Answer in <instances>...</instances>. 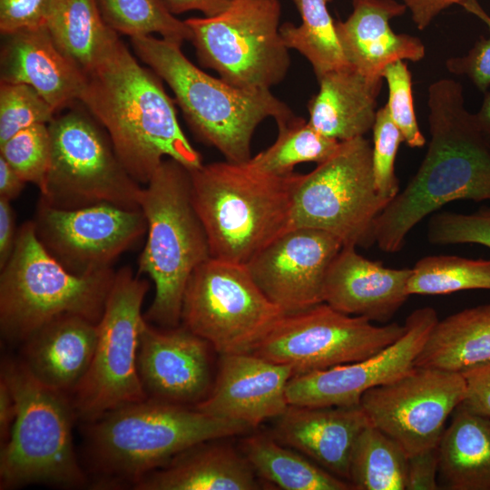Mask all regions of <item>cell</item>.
Listing matches in <instances>:
<instances>
[{
    "mask_svg": "<svg viewBox=\"0 0 490 490\" xmlns=\"http://www.w3.org/2000/svg\"><path fill=\"white\" fill-rule=\"evenodd\" d=\"M427 105V152L375 222V243L386 253L398 252L410 230L444 205L490 201V142L466 109L461 83L447 78L432 83Z\"/></svg>",
    "mask_w": 490,
    "mask_h": 490,
    "instance_id": "cell-1",
    "label": "cell"
},
{
    "mask_svg": "<svg viewBox=\"0 0 490 490\" xmlns=\"http://www.w3.org/2000/svg\"><path fill=\"white\" fill-rule=\"evenodd\" d=\"M79 103L103 126L128 173L147 184L167 157L191 171L202 165L178 122L162 79L142 67L119 37L85 74Z\"/></svg>",
    "mask_w": 490,
    "mask_h": 490,
    "instance_id": "cell-2",
    "label": "cell"
},
{
    "mask_svg": "<svg viewBox=\"0 0 490 490\" xmlns=\"http://www.w3.org/2000/svg\"><path fill=\"white\" fill-rule=\"evenodd\" d=\"M250 429L194 407L147 397L85 422L86 455L97 488L132 486L191 446Z\"/></svg>",
    "mask_w": 490,
    "mask_h": 490,
    "instance_id": "cell-3",
    "label": "cell"
},
{
    "mask_svg": "<svg viewBox=\"0 0 490 490\" xmlns=\"http://www.w3.org/2000/svg\"><path fill=\"white\" fill-rule=\"evenodd\" d=\"M190 172L192 203L211 258L247 265L289 230L299 174L275 176L248 162L229 161Z\"/></svg>",
    "mask_w": 490,
    "mask_h": 490,
    "instance_id": "cell-4",
    "label": "cell"
},
{
    "mask_svg": "<svg viewBox=\"0 0 490 490\" xmlns=\"http://www.w3.org/2000/svg\"><path fill=\"white\" fill-rule=\"evenodd\" d=\"M131 42L138 57L170 86L195 135L226 161H250L252 135L265 119L279 124L295 116L270 90L240 89L201 71L180 44L152 35Z\"/></svg>",
    "mask_w": 490,
    "mask_h": 490,
    "instance_id": "cell-5",
    "label": "cell"
},
{
    "mask_svg": "<svg viewBox=\"0 0 490 490\" xmlns=\"http://www.w3.org/2000/svg\"><path fill=\"white\" fill-rule=\"evenodd\" d=\"M145 185L140 208L148 235L139 273L151 278L155 295L143 317L151 324L173 328L181 321L187 282L211 258L210 246L192 203L190 170L165 159Z\"/></svg>",
    "mask_w": 490,
    "mask_h": 490,
    "instance_id": "cell-6",
    "label": "cell"
},
{
    "mask_svg": "<svg viewBox=\"0 0 490 490\" xmlns=\"http://www.w3.org/2000/svg\"><path fill=\"white\" fill-rule=\"evenodd\" d=\"M115 272L86 275L66 270L44 247L34 220L17 230L13 252L1 269L0 330L9 344H22L47 323L66 315L101 319Z\"/></svg>",
    "mask_w": 490,
    "mask_h": 490,
    "instance_id": "cell-7",
    "label": "cell"
},
{
    "mask_svg": "<svg viewBox=\"0 0 490 490\" xmlns=\"http://www.w3.org/2000/svg\"><path fill=\"white\" fill-rule=\"evenodd\" d=\"M1 378L13 394L16 416L0 450V488L85 486L88 479L73 444L77 416L71 396L38 382L19 359L2 361Z\"/></svg>",
    "mask_w": 490,
    "mask_h": 490,
    "instance_id": "cell-8",
    "label": "cell"
},
{
    "mask_svg": "<svg viewBox=\"0 0 490 490\" xmlns=\"http://www.w3.org/2000/svg\"><path fill=\"white\" fill-rule=\"evenodd\" d=\"M48 129L51 162L42 201L58 209L99 203L141 209L143 187L128 173L107 132L84 106L54 116Z\"/></svg>",
    "mask_w": 490,
    "mask_h": 490,
    "instance_id": "cell-9",
    "label": "cell"
},
{
    "mask_svg": "<svg viewBox=\"0 0 490 490\" xmlns=\"http://www.w3.org/2000/svg\"><path fill=\"white\" fill-rule=\"evenodd\" d=\"M390 200L375 184L372 144L364 136L340 142L335 153L307 174H299L289 230L327 231L343 247L375 243V222Z\"/></svg>",
    "mask_w": 490,
    "mask_h": 490,
    "instance_id": "cell-10",
    "label": "cell"
},
{
    "mask_svg": "<svg viewBox=\"0 0 490 490\" xmlns=\"http://www.w3.org/2000/svg\"><path fill=\"white\" fill-rule=\"evenodd\" d=\"M279 0H234L221 14L185 20L200 63L226 83L270 90L286 76L290 58L279 33Z\"/></svg>",
    "mask_w": 490,
    "mask_h": 490,
    "instance_id": "cell-11",
    "label": "cell"
},
{
    "mask_svg": "<svg viewBox=\"0 0 490 490\" xmlns=\"http://www.w3.org/2000/svg\"><path fill=\"white\" fill-rule=\"evenodd\" d=\"M284 314L246 265L211 257L187 282L181 320L220 355H226L252 353Z\"/></svg>",
    "mask_w": 490,
    "mask_h": 490,
    "instance_id": "cell-12",
    "label": "cell"
},
{
    "mask_svg": "<svg viewBox=\"0 0 490 490\" xmlns=\"http://www.w3.org/2000/svg\"><path fill=\"white\" fill-rule=\"evenodd\" d=\"M147 280L124 267L115 272L103 316L91 366L71 394L77 417L84 423L120 406L147 398L137 367L142 306Z\"/></svg>",
    "mask_w": 490,
    "mask_h": 490,
    "instance_id": "cell-13",
    "label": "cell"
},
{
    "mask_svg": "<svg viewBox=\"0 0 490 490\" xmlns=\"http://www.w3.org/2000/svg\"><path fill=\"white\" fill-rule=\"evenodd\" d=\"M404 332L405 325L377 326L321 302L284 314L252 353L289 366L294 375H299L365 359Z\"/></svg>",
    "mask_w": 490,
    "mask_h": 490,
    "instance_id": "cell-14",
    "label": "cell"
},
{
    "mask_svg": "<svg viewBox=\"0 0 490 490\" xmlns=\"http://www.w3.org/2000/svg\"><path fill=\"white\" fill-rule=\"evenodd\" d=\"M465 395L461 373L414 367L365 392L359 406L370 424L396 440L409 457L438 446L447 418Z\"/></svg>",
    "mask_w": 490,
    "mask_h": 490,
    "instance_id": "cell-15",
    "label": "cell"
},
{
    "mask_svg": "<svg viewBox=\"0 0 490 490\" xmlns=\"http://www.w3.org/2000/svg\"><path fill=\"white\" fill-rule=\"evenodd\" d=\"M34 223L47 251L76 275L112 269L113 261L147 232L141 209L110 203L58 209L40 200Z\"/></svg>",
    "mask_w": 490,
    "mask_h": 490,
    "instance_id": "cell-16",
    "label": "cell"
},
{
    "mask_svg": "<svg viewBox=\"0 0 490 490\" xmlns=\"http://www.w3.org/2000/svg\"><path fill=\"white\" fill-rule=\"evenodd\" d=\"M438 319L434 308L416 309L407 316L403 335L378 353L359 361L293 375L286 388L288 404L300 407L358 406L365 392L397 379L415 367V361Z\"/></svg>",
    "mask_w": 490,
    "mask_h": 490,
    "instance_id": "cell-17",
    "label": "cell"
},
{
    "mask_svg": "<svg viewBox=\"0 0 490 490\" xmlns=\"http://www.w3.org/2000/svg\"><path fill=\"white\" fill-rule=\"evenodd\" d=\"M342 247L340 240L327 231L293 228L246 266L263 293L289 314L324 302L326 276Z\"/></svg>",
    "mask_w": 490,
    "mask_h": 490,
    "instance_id": "cell-18",
    "label": "cell"
},
{
    "mask_svg": "<svg viewBox=\"0 0 490 490\" xmlns=\"http://www.w3.org/2000/svg\"><path fill=\"white\" fill-rule=\"evenodd\" d=\"M210 348L183 325L160 329L145 320L137 367L147 397L182 406L204 399L212 387Z\"/></svg>",
    "mask_w": 490,
    "mask_h": 490,
    "instance_id": "cell-19",
    "label": "cell"
},
{
    "mask_svg": "<svg viewBox=\"0 0 490 490\" xmlns=\"http://www.w3.org/2000/svg\"><path fill=\"white\" fill-rule=\"evenodd\" d=\"M293 375L289 366L253 353L220 355L211 391L193 407L253 428L287 409L286 388Z\"/></svg>",
    "mask_w": 490,
    "mask_h": 490,
    "instance_id": "cell-20",
    "label": "cell"
},
{
    "mask_svg": "<svg viewBox=\"0 0 490 490\" xmlns=\"http://www.w3.org/2000/svg\"><path fill=\"white\" fill-rule=\"evenodd\" d=\"M411 268L392 269L342 247L328 270L323 300L347 315L384 323L407 300Z\"/></svg>",
    "mask_w": 490,
    "mask_h": 490,
    "instance_id": "cell-21",
    "label": "cell"
},
{
    "mask_svg": "<svg viewBox=\"0 0 490 490\" xmlns=\"http://www.w3.org/2000/svg\"><path fill=\"white\" fill-rule=\"evenodd\" d=\"M2 35V83L32 86L55 112L79 102L85 74L59 49L46 25Z\"/></svg>",
    "mask_w": 490,
    "mask_h": 490,
    "instance_id": "cell-22",
    "label": "cell"
},
{
    "mask_svg": "<svg viewBox=\"0 0 490 490\" xmlns=\"http://www.w3.org/2000/svg\"><path fill=\"white\" fill-rule=\"evenodd\" d=\"M370 424L358 406L300 407L289 405L276 418L272 436L328 471L348 481L352 450Z\"/></svg>",
    "mask_w": 490,
    "mask_h": 490,
    "instance_id": "cell-23",
    "label": "cell"
},
{
    "mask_svg": "<svg viewBox=\"0 0 490 490\" xmlns=\"http://www.w3.org/2000/svg\"><path fill=\"white\" fill-rule=\"evenodd\" d=\"M352 13L336 22L344 55L352 67L368 76H382L386 66L397 61L419 62L426 54L421 39L397 34L390 20L407 11L396 0H351Z\"/></svg>",
    "mask_w": 490,
    "mask_h": 490,
    "instance_id": "cell-24",
    "label": "cell"
},
{
    "mask_svg": "<svg viewBox=\"0 0 490 490\" xmlns=\"http://www.w3.org/2000/svg\"><path fill=\"white\" fill-rule=\"evenodd\" d=\"M97 324L83 317H60L34 332L19 359L38 382L72 394L85 377L95 351Z\"/></svg>",
    "mask_w": 490,
    "mask_h": 490,
    "instance_id": "cell-25",
    "label": "cell"
},
{
    "mask_svg": "<svg viewBox=\"0 0 490 490\" xmlns=\"http://www.w3.org/2000/svg\"><path fill=\"white\" fill-rule=\"evenodd\" d=\"M224 438L202 441L139 479L135 490H256L262 485L242 452Z\"/></svg>",
    "mask_w": 490,
    "mask_h": 490,
    "instance_id": "cell-26",
    "label": "cell"
},
{
    "mask_svg": "<svg viewBox=\"0 0 490 490\" xmlns=\"http://www.w3.org/2000/svg\"><path fill=\"white\" fill-rule=\"evenodd\" d=\"M382 76L366 75L352 66L318 79V92L309 101V122L320 133L344 142L372 130Z\"/></svg>",
    "mask_w": 490,
    "mask_h": 490,
    "instance_id": "cell-27",
    "label": "cell"
},
{
    "mask_svg": "<svg viewBox=\"0 0 490 490\" xmlns=\"http://www.w3.org/2000/svg\"><path fill=\"white\" fill-rule=\"evenodd\" d=\"M440 488L490 490V418L456 407L438 443Z\"/></svg>",
    "mask_w": 490,
    "mask_h": 490,
    "instance_id": "cell-28",
    "label": "cell"
},
{
    "mask_svg": "<svg viewBox=\"0 0 490 490\" xmlns=\"http://www.w3.org/2000/svg\"><path fill=\"white\" fill-rule=\"evenodd\" d=\"M490 360V303L438 319L415 367L463 372Z\"/></svg>",
    "mask_w": 490,
    "mask_h": 490,
    "instance_id": "cell-29",
    "label": "cell"
},
{
    "mask_svg": "<svg viewBox=\"0 0 490 490\" xmlns=\"http://www.w3.org/2000/svg\"><path fill=\"white\" fill-rule=\"evenodd\" d=\"M240 449L258 477L285 490H350L351 484L272 436L252 434Z\"/></svg>",
    "mask_w": 490,
    "mask_h": 490,
    "instance_id": "cell-30",
    "label": "cell"
},
{
    "mask_svg": "<svg viewBox=\"0 0 490 490\" xmlns=\"http://www.w3.org/2000/svg\"><path fill=\"white\" fill-rule=\"evenodd\" d=\"M46 27L59 49L85 74L118 38L96 0H54Z\"/></svg>",
    "mask_w": 490,
    "mask_h": 490,
    "instance_id": "cell-31",
    "label": "cell"
},
{
    "mask_svg": "<svg viewBox=\"0 0 490 490\" xmlns=\"http://www.w3.org/2000/svg\"><path fill=\"white\" fill-rule=\"evenodd\" d=\"M301 17L295 25L285 22L279 33L285 45L295 49L310 63L317 79L349 65L336 30V22L328 5L332 0H291Z\"/></svg>",
    "mask_w": 490,
    "mask_h": 490,
    "instance_id": "cell-32",
    "label": "cell"
},
{
    "mask_svg": "<svg viewBox=\"0 0 490 490\" xmlns=\"http://www.w3.org/2000/svg\"><path fill=\"white\" fill-rule=\"evenodd\" d=\"M408 456L392 437L369 424L358 436L348 482L356 490H404Z\"/></svg>",
    "mask_w": 490,
    "mask_h": 490,
    "instance_id": "cell-33",
    "label": "cell"
},
{
    "mask_svg": "<svg viewBox=\"0 0 490 490\" xmlns=\"http://www.w3.org/2000/svg\"><path fill=\"white\" fill-rule=\"evenodd\" d=\"M277 125L279 133L275 142L248 162L252 168L264 173L286 176L293 173L294 167L299 163L313 162L319 164L332 156L340 144L296 115Z\"/></svg>",
    "mask_w": 490,
    "mask_h": 490,
    "instance_id": "cell-34",
    "label": "cell"
},
{
    "mask_svg": "<svg viewBox=\"0 0 490 490\" xmlns=\"http://www.w3.org/2000/svg\"><path fill=\"white\" fill-rule=\"evenodd\" d=\"M407 284L411 295H445L461 290H490V260L452 255L424 257L416 261Z\"/></svg>",
    "mask_w": 490,
    "mask_h": 490,
    "instance_id": "cell-35",
    "label": "cell"
},
{
    "mask_svg": "<svg viewBox=\"0 0 490 490\" xmlns=\"http://www.w3.org/2000/svg\"><path fill=\"white\" fill-rule=\"evenodd\" d=\"M106 24L130 37L159 34L162 39L181 44L191 40L185 21L171 14L162 0H96Z\"/></svg>",
    "mask_w": 490,
    "mask_h": 490,
    "instance_id": "cell-36",
    "label": "cell"
},
{
    "mask_svg": "<svg viewBox=\"0 0 490 490\" xmlns=\"http://www.w3.org/2000/svg\"><path fill=\"white\" fill-rule=\"evenodd\" d=\"M0 156L25 182L41 191L51 162L48 124H36L15 133L0 144Z\"/></svg>",
    "mask_w": 490,
    "mask_h": 490,
    "instance_id": "cell-37",
    "label": "cell"
},
{
    "mask_svg": "<svg viewBox=\"0 0 490 490\" xmlns=\"http://www.w3.org/2000/svg\"><path fill=\"white\" fill-rule=\"evenodd\" d=\"M56 112L32 86L0 84V144L36 124H48Z\"/></svg>",
    "mask_w": 490,
    "mask_h": 490,
    "instance_id": "cell-38",
    "label": "cell"
},
{
    "mask_svg": "<svg viewBox=\"0 0 490 490\" xmlns=\"http://www.w3.org/2000/svg\"><path fill=\"white\" fill-rule=\"evenodd\" d=\"M382 77L388 90L386 106L388 114L400 131L404 142L410 148H421L426 138L418 126L412 91V75L406 61L400 60L385 67Z\"/></svg>",
    "mask_w": 490,
    "mask_h": 490,
    "instance_id": "cell-39",
    "label": "cell"
},
{
    "mask_svg": "<svg viewBox=\"0 0 490 490\" xmlns=\"http://www.w3.org/2000/svg\"><path fill=\"white\" fill-rule=\"evenodd\" d=\"M426 238L436 246L469 243L490 249V206H482L468 214L450 211L432 214Z\"/></svg>",
    "mask_w": 490,
    "mask_h": 490,
    "instance_id": "cell-40",
    "label": "cell"
},
{
    "mask_svg": "<svg viewBox=\"0 0 490 490\" xmlns=\"http://www.w3.org/2000/svg\"><path fill=\"white\" fill-rule=\"evenodd\" d=\"M372 131V163L376 188L381 196L391 200L399 191L395 160L404 140L391 120L386 104L377 109Z\"/></svg>",
    "mask_w": 490,
    "mask_h": 490,
    "instance_id": "cell-41",
    "label": "cell"
},
{
    "mask_svg": "<svg viewBox=\"0 0 490 490\" xmlns=\"http://www.w3.org/2000/svg\"><path fill=\"white\" fill-rule=\"evenodd\" d=\"M460 5L487 25L489 36H481L466 55L447 59L446 66L449 73L467 77L480 92L485 93L490 86V15L477 0H465Z\"/></svg>",
    "mask_w": 490,
    "mask_h": 490,
    "instance_id": "cell-42",
    "label": "cell"
},
{
    "mask_svg": "<svg viewBox=\"0 0 490 490\" xmlns=\"http://www.w3.org/2000/svg\"><path fill=\"white\" fill-rule=\"evenodd\" d=\"M54 0H0V32L46 25Z\"/></svg>",
    "mask_w": 490,
    "mask_h": 490,
    "instance_id": "cell-43",
    "label": "cell"
},
{
    "mask_svg": "<svg viewBox=\"0 0 490 490\" xmlns=\"http://www.w3.org/2000/svg\"><path fill=\"white\" fill-rule=\"evenodd\" d=\"M461 374L466 381V395L458 407L490 418V360Z\"/></svg>",
    "mask_w": 490,
    "mask_h": 490,
    "instance_id": "cell-44",
    "label": "cell"
},
{
    "mask_svg": "<svg viewBox=\"0 0 490 490\" xmlns=\"http://www.w3.org/2000/svg\"><path fill=\"white\" fill-rule=\"evenodd\" d=\"M438 446L408 457L406 490H437Z\"/></svg>",
    "mask_w": 490,
    "mask_h": 490,
    "instance_id": "cell-45",
    "label": "cell"
},
{
    "mask_svg": "<svg viewBox=\"0 0 490 490\" xmlns=\"http://www.w3.org/2000/svg\"><path fill=\"white\" fill-rule=\"evenodd\" d=\"M411 13V18L419 30L426 29L446 8L460 5L465 0H401Z\"/></svg>",
    "mask_w": 490,
    "mask_h": 490,
    "instance_id": "cell-46",
    "label": "cell"
},
{
    "mask_svg": "<svg viewBox=\"0 0 490 490\" xmlns=\"http://www.w3.org/2000/svg\"><path fill=\"white\" fill-rule=\"evenodd\" d=\"M15 212L10 201L0 198V269L9 260L16 240Z\"/></svg>",
    "mask_w": 490,
    "mask_h": 490,
    "instance_id": "cell-47",
    "label": "cell"
},
{
    "mask_svg": "<svg viewBox=\"0 0 490 490\" xmlns=\"http://www.w3.org/2000/svg\"><path fill=\"white\" fill-rule=\"evenodd\" d=\"M234 0H162L173 15L189 11H200L205 17H212L224 12Z\"/></svg>",
    "mask_w": 490,
    "mask_h": 490,
    "instance_id": "cell-48",
    "label": "cell"
},
{
    "mask_svg": "<svg viewBox=\"0 0 490 490\" xmlns=\"http://www.w3.org/2000/svg\"><path fill=\"white\" fill-rule=\"evenodd\" d=\"M16 416V406L6 382L0 378V443L8 440Z\"/></svg>",
    "mask_w": 490,
    "mask_h": 490,
    "instance_id": "cell-49",
    "label": "cell"
},
{
    "mask_svg": "<svg viewBox=\"0 0 490 490\" xmlns=\"http://www.w3.org/2000/svg\"><path fill=\"white\" fill-rule=\"evenodd\" d=\"M25 181L16 173L8 162L0 156V198L12 201L16 198Z\"/></svg>",
    "mask_w": 490,
    "mask_h": 490,
    "instance_id": "cell-50",
    "label": "cell"
},
{
    "mask_svg": "<svg viewBox=\"0 0 490 490\" xmlns=\"http://www.w3.org/2000/svg\"><path fill=\"white\" fill-rule=\"evenodd\" d=\"M476 122L479 129L490 142V91L484 93V99L482 104L475 113Z\"/></svg>",
    "mask_w": 490,
    "mask_h": 490,
    "instance_id": "cell-51",
    "label": "cell"
}]
</instances>
